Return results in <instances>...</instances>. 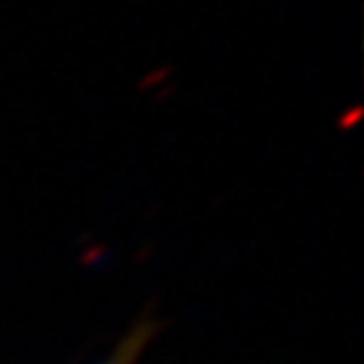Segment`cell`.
I'll return each instance as SVG.
<instances>
[{"label": "cell", "mask_w": 364, "mask_h": 364, "mask_svg": "<svg viewBox=\"0 0 364 364\" xmlns=\"http://www.w3.org/2000/svg\"><path fill=\"white\" fill-rule=\"evenodd\" d=\"M156 332H159V321L151 313H144L132 321V326L117 340V346L111 351L92 364H141V356L146 353Z\"/></svg>", "instance_id": "6da1fadb"}, {"label": "cell", "mask_w": 364, "mask_h": 364, "mask_svg": "<svg viewBox=\"0 0 364 364\" xmlns=\"http://www.w3.org/2000/svg\"><path fill=\"white\" fill-rule=\"evenodd\" d=\"M170 76H173V65H156L141 76L138 87H141V90H149V87H156V84H162V81H170Z\"/></svg>", "instance_id": "7a4b0ae2"}]
</instances>
